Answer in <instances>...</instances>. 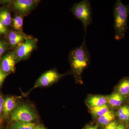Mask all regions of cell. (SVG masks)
Listing matches in <instances>:
<instances>
[{
  "mask_svg": "<svg viewBox=\"0 0 129 129\" xmlns=\"http://www.w3.org/2000/svg\"><path fill=\"white\" fill-rule=\"evenodd\" d=\"M108 107L106 104L100 107H91V113L96 117H99L103 115L109 111Z\"/></svg>",
  "mask_w": 129,
  "mask_h": 129,
  "instance_id": "17",
  "label": "cell"
},
{
  "mask_svg": "<svg viewBox=\"0 0 129 129\" xmlns=\"http://www.w3.org/2000/svg\"><path fill=\"white\" fill-rule=\"evenodd\" d=\"M118 115L119 119L123 121H129V107L125 105L121 107L118 111Z\"/></svg>",
  "mask_w": 129,
  "mask_h": 129,
  "instance_id": "16",
  "label": "cell"
},
{
  "mask_svg": "<svg viewBox=\"0 0 129 129\" xmlns=\"http://www.w3.org/2000/svg\"><path fill=\"white\" fill-rule=\"evenodd\" d=\"M23 24V18L22 16H17L13 19V27L16 30L19 32L22 31Z\"/></svg>",
  "mask_w": 129,
  "mask_h": 129,
  "instance_id": "19",
  "label": "cell"
},
{
  "mask_svg": "<svg viewBox=\"0 0 129 129\" xmlns=\"http://www.w3.org/2000/svg\"><path fill=\"white\" fill-rule=\"evenodd\" d=\"M36 118L34 112L25 104L17 106L11 114V120L14 122H32Z\"/></svg>",
  "mask_w": 129,
  "mask_h": 129,
  "instance_id": "4",
  "label": "cell"
},
{
  "mask_svg": "<svg viewBox=\"0 0 129 129\" xmlns=\"http://www.w3.org/2000/svg\"><path fill=\"white\" fill-rule=\"evenodd\" d=\"M118 92L123 96L129 94V78L122 79L117 86Z\"/></svg>",
  "mask_w": 129,
  "mask_h": 129,
  "instance_id": "13",
  "label": "cell"
},
{
  "mask_svg": "<svg viewBox=\"0 0 129 129\" xmlns=\"http://www.w3.org/2000/svg\"><path fill=\"white\" fill-rule=\"evenodd\" d=\"M107 102V98L101 96L90 97L87 101V103L91 107L103 106L106 105Z\"/></svg>",
  "mask_w": 129,
  "mask_h": 129,
  "instance_id": "11",
  "label": "cell"
},
{
  "mask_svg": "<svg viewBox=\"0 0 129 129\" xmlns=\"http://www.w3.org/2000/svg\"><path fill=\"white\" fill-rule=\"evenodd\" d=\"M0 28L3 29V30L7 32V29L6 28V27L5 25L3 24V23L1 22V21H0Z\"/></svg>",
  "mask_w": 129,
  "mask_h": 129,
  "instance_id": "25",
  "label": "cell"
},
{
  "mask_svg": "<svg viewBox=\"0 0 129 129\" xmlns=\"http://www.w3.org/2000/svg\"><path fill=\"white\" fill-rule=\"evenodd\" d=\"M114 39L117 41L123 39L127 30L129 16V4H124L121 0H116L113 8Z\"/></svg>",
  "mask_w": 129,
  "mask_h": 129,
  "instance_id": "2",
  "label": "cell"
},
{
  "mask_svg": "<svg viewBox=\"0 0 129 129\" xmlns=\"http://www.w3.org/2000/svg\"><path fill=\"white\" fill-rule=\"evenodd\" d=\"M4 99L2 95L0 94V116L3 112V104H4Z\"/></svg>",
  "mask_w": 129,
  "mask_h": 129,
  "instance_id": "23",
  "label": "cell"
},
{
  "mask_svg": "<svg viewBox=\"0 0 129 129\" xmlns=\"http://www.w3.org/2000/svg\"><path fill=\"white\" fill-rule=\"evenodd\" d=\"M62 76L55 70H50L42 74L38 79L33 89L40 87H45L56 82Z\"/></svg>",
  "mask_w": 129,
  "mask_h": 129,
  "instance_id": "6",
  "label": "cell"
},
{
  "mask_svg": "<svg viewBox=\"0 0 129 129\" xmlns=\"http://www.w3.org/2000/svg\"><path fill=\"white\" fill-rule=\"evenodd\" d=\"M115 119V116L112 111L109 110L103 115L99 117L98 121L100 124L103 125L108 124Z\"/></svg>",
  "mask_w": 129,
  "mask_h": 129,
  "instance_id": "14",
  "label": "cell"
},
{
  "mask_svg": "<svg viewBox=\"0 0 129 129\" xmlns=\"http://www.w3.org/2000/svg\"><path fill=\"white\" fill-rule=\"evenodd\" d=\"M117 129H125V126L124 124L118 125Z\"/></svg>",
  "mask_w": 129,
  "mask_h": 129,
  "instance_id": "24",
  "label": "cell"
},
{
  "mask_svg": "<svg viewBox=\"0 0 129 129\" xmlns=\"http://www.w3.org/2000/svg\"><path fill=\"white\" fill-rule=\"evenodd\" d=\"M0 21L5 27L11 24L12 22L11 16L7 9H3L0 11Z\"/></svg>",
  "mask_w": 129,
  "mask_h": 129,
  "instance_id": "15",
  "label": "cell"
},
{
  "mask_svg": "<svg viewBox=\"0 0 129 129\" xmlns=\"http://www.w3.org/2000/svg\"><path fill=\"white\" fill-rule=\"evenodd\" d=\"M6 48V45L3 41H0V56L5 52Z\"/></svg>",
  "mask_w": 129,
  "mask_h": 129,
  "instance_id": "22",
  "label": "cell"
},
{
  "mask_svg": "<svg viewBox=\"0 0 129 129\" xmlns=\"http://www.w3.org/2000/svg\"><path fill=\"white\" fill-rule=\"evenodd\" d=\"M17 106L16 99L13 97L6 98L3 104V113L5 117L11 114Z\"/></svg>",
  "mask_w": 129,
  "mask_h": 129,
  "instance_id": "10",
  "label": "cell"
},
{
  "mask_svg": "<svg viewBox=\"0 0 129 129\" xmlns=\"http://www.w3.org/2000/svg\"><path fill=\"white\" fill-rule=\"evenodd\" d=\"M16 62V56L14 53L11 52L8 53L3 58L1 68L5 73H11L15 71V64Z\"/></svg>",
  "mask_w": 129,
  "mask_h": 129,
  "instance_id": "8",
  "label": "cell"
},
{
  "mask_svg": "<svg viewBox=\"0 0 129 129\" xmlns=\"http://www.w3.org/2000/svg\"><path fill=\"white\" fill-rule=\"evenodd\" d=\"M70 11L76 19L81 21L84 32V37H86L88 26L92 22V7L90 2L89 0H83L76 3L70 8Z\"/></svg>",
  "mask_w": 129,
  "mask_h": 129,
  "instance_id": "3",
  "label": "cell"
},
{
  "mask_svg": "<svg viewBox=\"0 0 129 129\" xmlns=\"http://www.w3.org/2000/svg\"><path fill=\"white\" fill-rule=\"evenodd\" d=\"M86 38L80 45L70 51L69 60L72 71L76 78L80 79L83 71L90 62L91 54L88 48Z\"/></svg>",
  "mask_w": 129,
  "mask_h": 129,
  "instance_id": "1",
  "label": "cell"
},
{
  "mask_svg": "<svg viewBox=\"0 0 129 129\" xmlns=\"http://www.w3.org/2000/svg\"><path fill=\"white\" fill-rule=\"evenodd\" d=\"M9 74H6L3 71L1 66H0V88L1 86L2 85L3 83V81L6 78L7 76Z\"/></svg>",
  "mask_w": 129,
  "mask_h": 129,
  "instance_id": "20",
  "label": "cell"
},
{
  "mask_svg": "<svg viewBox=\"0 0 129 129\" xmlns=\"http://www.w3.org/2000/svg\"><path fill=\"white\" fill-rule=\"evenodd\" d=\"M85 129H97V128L95 126H91V127H86Z\"/></svg>",
  "mask_w": 129,
  "mask_h": 129,
  "instance_id": "27",
  "label": "cell"
},
{
  "mask_svg": "<svg viewBox=\"0 0 129 129\" xmlns=\"http://www.w3.org/2000/svg\"><path fill=\"white\" fill-rule=\"evenodd\" d=\"M39 1L35 0H16L13 3V8L19 15L26 16L38 5Z\"/></svg>",
  "mask_w": 129,
  "mask_h": 129,
  "instance_id": "7",
  "label": "cell"
},
{
  "mask_svg": "<svg viewBox=\"0 0 129 129\" xmlns=\"http://www.w3.org/2000/svg\"><path fill=\"white\" fill-rule=\"evenodd\" d=\"M32 122H16L13 125L14 129H33L36 126Z\"/></svg>",
  "mask_w": 129,
  "mask_h": 129,
  "instance_id": "18",
  "label": "cell"
},
{
  "mask_svg": "<svg viewBox=\"0 0 129 129\" xmlns=\"http://www.w3.org/2000/svg\"><path fill=\"white\" fill-rule=\"evenodd\" d=\"M118 124L115 121H112L105 126L104 129H117Z\"/></svg>",
  "mask_w": 129,
  "mask_h": 129,
  "instance_id": "21",
  "label": "cell"
},
{
  "mask_svg": "<svg viewBox=\"0 0 129 129\" xmlns=\"http://www.w3.org/2000/svg\"><path fill=\"white\" fill-rule=\"evenodd\" d=\"M7 32L5 31V30H3V29L0 28V34H6Z\"/></svg>",
  "mask_w": 129,
  "mask_h": 129,
  "instance_id": "28",
  "label": "cell"
},
{
  "mask_svg": "<svg viewBox=\"0 0 129 129\" xmlns=\"http://www.w3.org/2000/svg\"><path fill=\"white\" fill-rule=\"evenodd\" d=\"M33 129H46L43 126L41 125H36Z\"/></svg>",
  "mask_w": 129,
  "mask_h": 129,
  "instance_id": "26",
  "label": "cell"
},
{
  "mask_svg": "<svg viewBox=\"0 0 129 129\" xmlns=\"http://www.w3.org/2000/svg\"><path fill=\"white\" fill-rule=\"evenodd\" d=\"M37 42L34 39L27 37L17 46L14 52L17 62L28 58L32 51L37 47Z\"/></svg>",
  "mask_w": 129,
  "mask_h": 129,
  "instance_id": "5",
  "label": "cell"
},
{
  "mask_svg": "<svg viewBox=\"0 0 129 129\" xmlns=\"http://www.w3.org/2000/svg\"><path fill=\"white\" fill-rule=\"evenodd\" d=\"M108 102L111 106L118 107L120 106L123 101V96L118 92H114L107 98Z\"/></svg>",
  "mask_w": 129,
  "mask_h": 129,
  "instance_id": "12",
  "label": "cell"
},
{
  "mask_svg": "<svg viewBox=\"0 0 129 129\" xmlns=\"http://www.w3.org/2000/svg\"><path fill=\"white\" fill-rule=\"evenodd\" d=\"M128 129H129V128Z\"/></svg>",
  "mask_w": 129,
  "mask_h": 129,
  "instance_id": "29",
  "label": "cell"
},
{
  "mask_svg": "<svg viewBox=\"0 0 129 129\" xmlns=\"http://www.w3.org/2000/svg\"><path fill=\"white\" fill-rule=\"evenodd\" d=\"M27 38L25 35L21 32L11 31L8 35L9 43L12 47L18 46Z\"/></svg>",
  "mask_w": 129,
  "mask_h": 129,
  "instance_id": "9",
  "label": "cell"
}]
</instances>
